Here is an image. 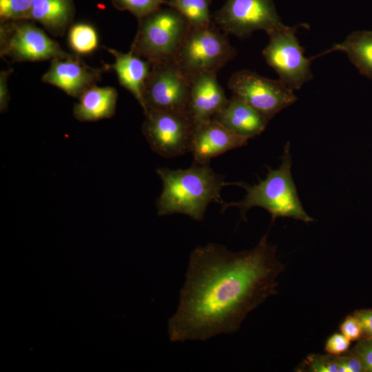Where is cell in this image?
<instances>
[{"instance_id":"cell-18","label":"cell","mask_w":372,"mask_h":372,"mask_svg":"<svg viewBox=\"0 0 372 372\" xmlns=\"http://www.w3.org/2000/svg\"><path fill=\"white\" fill-rule=\"evenodd\" d=\"M73 0H32L30 19L55 36H61L72 21Z\"/></svg>"},{"instance_id":"cell-25","label":"cell","mask_w":372,"mask_h":372,"mask_svg":"<svg viewBox=\"0 0 372 372\" xmlns=\"http://www.w3.org/2000/svg\"><path fill=\"white\" fill-rule=\"evenodd\" d=\"M351 351L360 360L364 371L372 372L371 338H361Z\"/></svg>"},{"instance_id":"cell-10","label":"cell","mask_w":372,"mask_h":372,"mask_svg":"<svg viewBox=\"0 0 372 372\" xmlns=\"http://www.w3.org/2000/svg\"><path fill=\"white\" fill-rule=\"evenodd\" d=\"M214 19L225 34L245 38L256 30L269 32L285 26L273 0H227Z\"/></svg>"},{"instance_id":"cell-23","label":"cell","mask_w":372,"mask_h":372,"mask_svg":"<svg viewBox=\"0 0 372 372\" xmlns=\"http://www.w3.org/2000/svg\"><path fill=\"white\" fill-rule=\"evenodd\" d=\"M32 0H0L1 22L29 20Z\"/></svg>"},{"instance_id":"cell-24","label":"cell","mask_w":372,"mask_h":372,"mask_svg":"<svg viewBox=\"0 0 372 372\" xmlns=\"http://www.w3.org/2000/svg\"><path fill=\"white\" fill-rule=\"evenodd\" d=\"M112 3L117 10L129 11L140 19L165 5L166 0H112Z\"/></svg>"},{"instance_id":"cell-9","label":"cell","mask_w":372,"mask_h":372,"mask_svg":"<svg viewBox=\"0 0 372 372\" xmlns=\"http://www.w3.org/2000/svg\"><path fill=\"white\" fill-rule=\"evenodd\" d=\"M142 131L151 149L165 158L191 151L195 123L188 114L148 110Z\"/></svg>"},{"instance_id":"cell-22","label":"cell","mask_w":372,"mask_h":372,"mask_svg":"<svg viewBox=\"0 0 372 372\" xmlns=\"http://www.w3.org/2000/svg\"><path fill=\"white\" fill-rule=\"evenodd\" d=\"M68 43L72 50L79 54H87L99 46V37L95 28L88 23H78L70 27Z\"/></svg>"},{"instance_id":"cell-28","label":"cell","mask_w":372,"mask_h":372,"mask_svg":"<svg viewBox=\"0 0 372 372\" xmlns=\"http://www.w3.org/2000/svg\"><path fill=\"white\" fill-rule=\"evenodd\" d=\"M353 314L358 319L365 337L372 338V309L357 310Z\"/></svg>"},{"instance_id":"cell-7","label":"cell","mask_w":372,"mask_h":372,"mask_svg":"<svg viewBox=\"0 0 372 372\" xmlns=\"http://www.w3.org/2000/svg\"><path fill=\"white\" fill-rule=\"evenodd\" d=\"M297 26L285 25L267 34L269 41L262 54L267 63L292 90H298L313 79L311 58L304 56V49L296 36Z\"/></svg>"},{"instance_id":"cell-5","label":"cell","mask_w":372,"mask_h":372,"mask_svg":"<svg viewBox=\"0 0 372 372\" xmlns=\"http://www.w3.org/2000/svg\"><path fill=\"white\" fill-rule=\"evenodd\" d=\"M226 35L213 23L202 28L190 26L174 61L191 78L204 72H217L237 53Z\"/></svg>"},{"instance_id":"cell-20","label":"cell","mask_w":372,"mask_h":372,"mask_svg":"<svg viewBox=\"0 0 372 372\" xmlns=\"http://www.w3.org/2000/svg\"><path fill=\"white\" fill-rule=\"evenodd\" d=\"M304 369L312 372H362L358 358L351 351L340 355H310L304 362Z\"/></svg>"},{"instance_id":"cell-13","label":"cell","mask_w":372,"mask_h":372,"mask_svg":"<svg viewBox=\"0 0 372 372\" xmlns=\"http://www.w3.org/2000/svg\"><path fill=\"white\" fill-rule=\"evenodd\" d=\"M101 70L88 66L77 56L72 55L51 60L42 81L59 87L70 96L79 97L85 90L96 85L101 79Z\"/></svg>"},{"instance_id":"cell-26","label":"cell","mask_w":372,"mask_h":372,"mask_svg":"<svg viewBox=\"0 0 372 372\" xmlns=\"http://www.w3.org/2000/svg\"><path fill=\"white\" fill-rule=\"evenodd\" d=\"M351 341L341 333H334L327 339L324 344L327 353L340 355L349 351Z\"/></svg>"},{"instance_id":"cell-27","label":"cell","mask_w":372,"mask_h":372,"mask_svg":"<svg viewBox=\"0 0 372 372\" xmlns=\"http://www.w3.org/2000/svg\"><path fill=\"white\" fill-rule=\"evenodd\" d=\"M340 333L351 342L358 341L363 331L358 319L353 315H348L340 325Z\"/></svg>"},{"instance_id":"cell-8","label":"cell","mask_w":372,"mask_h":372,"mask_svg":"<svg viewBox=\"0 0 372 372\" xmlns=\"http://www.w3.org/2000/svg\"><path fill=\"white\" fill-rule=\"evenodd\" d=\"M0 47L1 56L15 61H39L72 56L62 50L43 30L24 20L1 22Z\"/></svg>"},{"instance_id":"cell-2","label":"cell","mask_w":372,"mask_h":372,"mask_svg":"<svg viewBox=\"0 0 372 372\" xmlns=\"http://www.w3.org/2000/svg\"><path fill=\"white\" fill-rule=\"evenodd\" d=\"M156 173L163 183L156 200L158 216L182 214L201 221L210 203H223V187L238 185L225 182V176L216 173L209 164L194 163L187 169L158 168Z\"/></svg>"},{"instance_id":"cell-17","label":"cell","mask_w":372,"mask_h":372,"mask_svg":"<svg viewBox=\"0 0 372 372\" xmlns=\"http://www.w3.org/2000/svg\"><path fill=\"white\" fill-rule=\"evenodd\" d=\"M118 93L114 87H98L96 85L85 90L74 105L73 115L82 122L96 121L114 116Z\"/></svg>"},{"instance_id":"cell-6","label":"cell","mask_w":372,"mask_h":372,"mask_svg":"<svg viewBox=\"0 0 372 372\" xmlns=\"http://www.w3.org/2000/svg\"><path fill=\"white\" fill-rule=\"evenodd\" d=\"M192 81L174 60L152 65L143 90L144 114L159 110L189 115Z\"/></svg>"},{"instance_id":"cell-16","label":"cell","mask_w":372,"mask_h":372,"mask_svg":"<svg viewBox=\"0 0 372 372\" xmlns=\"http://www.w3.org/2000/svg\"><path fill=\"white\" fill-rule=\"evenodd\" d=\"M106 49L115 59L114 63L109 67L116 72L119 83L133 94L144 110L143 90L152 64L130 51L123 53Z\"/></svg>"},{"instance_id":"cell-19","label":"cell","mask_w":372,"mask_h":372,"mask_svg":"<svg viewBox=\"0 0 372 372\" xmlns=\"http://www.w3.org/2000/svg\"><path fill=\"white\" fill-rule=\"evenodd\" d=\"M334 51L345 52L360 73L372 79V31L353 32L343 42L334 45L314 58ZM314 58L311 57V59Z\"/></svg>"},{"instance_id":"cell-11","label":"cell","mask_w":372,"mask_h":372,"mask_svg":"<svg viewBox=\"0 0 372 372\" xmlns=\"http://www.w3.org/2000/svg\"><path fill=\"white\" fill-rule=\"evenodd\" d=\"M228 87L234 95L256 109L269 121L297 100L293 90L280 80H273L242 70L234 73Z\"/></svg>"},{"instance_id":"cell-14","label":"cell","mask_w":372,"mask_h":372,"mask_svg":"<svg viewBox=\"0 0 372 372\" xmlns=\"http://www.w3.org/2000/svg\"><path fill=\"white\" fill-rule=\"evenodd\" d=\"M228 101L216 72H204L192 78L189 114L195 125L213 119Z\"/></svg>"},{"instance_id":"cell-29","label":"cell","mask_w":372,"mask_h":372,"mask_svg":"<svg viewBox=\"0 0 372 372\" xmlns=\"http://www.w3.org/2000/svg\"><path fill=\"white\" fill-rule=\"evenodd\" d=\"M12 70L2 71L0 74V110L4 112L9 102V91L8 87V77Z\"/></svg>"},{"instance_id":"cell-3","label":"cell","mask_w":372,"mask_h":372,"mask_svg":"<svg viewBox=\"0 0 372 372\" xmlns=\"http://www.w3.org/2000/svg\"><path fill=\"white\" fill-rule=\"evenodd\" d=\"M292 160L289 143L284 147L280 165L277 169L268 168L264 180L250 185L238 183L246 191L245 198L240 202L221 204L222 211L235 207L239 209L240 216L246 218L247 211L254 207L266 209L271 216L273 223L278 217L291 218L304 223L314 220L304 210L300 200L291 174Z\"/></svg>"},{"instance_id":"cell-12","label":"cell","mask_w":372,"mask_h":372,"mask_svg":"<svg viewBox=\"0 0 372 372\" xmlns=\"http://www.w3.org/2000/svg\"><path fill=\"white\" fill-rule=\"evenodd\" d=\"M248 140L211 119L195 125L190 152L195 163L209 164L211 158L246 145Z\"/></svg>"},{"instance_id":"cell-15","label":"cell","mask_w":372,"mask_h":372,"mask_svg":"<svg viewBox=\"0 0 372 372\" xmlns=\"http://www.w3.org/2000/svg\"><path fill=\"white\" fill-rule=\"evenodd\" d=\"M213 119L232 132L248 139L262 132L269 121L267 117L234 94Z\"/></svg>"},{"instance_id":"cell-1","label":"cell","mask_w":372,"mask_h":372,"mask_svg":"<svg viewBox=\"0 0 372 372\" xmlns=\"http://www.w3.org/2000/svg\"><path fill=\"white\" fill-rule=\"evenodd\" d=\"M284 269L267 234L247 251L232 252L214 243L196 247L168 320L170 341H205L237 331L251 311L277 293Z\"/></svg>"},{"instance_id":"cell-21","label":"cell","mask_w":372,"mask_h":372,"mask_svg":"<svg viewBox=\"0 0 372 372\" xmlns=\"http://www.w3.org/2000/svg\"><path fill=\"white\" fill-rule=\"evenodd\" d=\"M165 5L177 10L192 28H202L212 23L208 0H166Z\"/></svg>"},{"instance_id":"cell-4","label":"cell","mask_w":372,"mask_h":372,"mask_svg":"<svg viewBox=\"0 0 372 372\" xmlns=\"http://www.w3.org/2000/svg\"><path fill=\"white\" fill-rule=\"evenodd\" d=\"M189 27L177 10L161 7L138 19L130 51L152 65L173 61Z\"/></svg>"}]
</instances>
